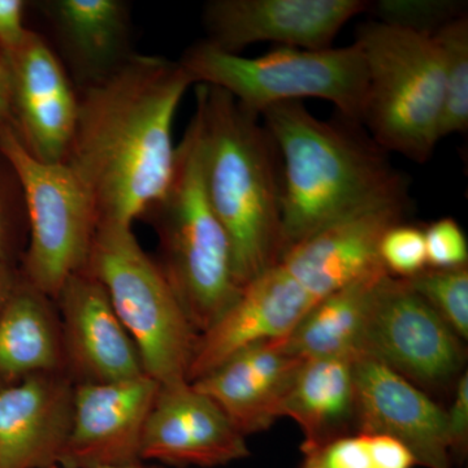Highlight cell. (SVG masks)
Returning <instances> with one entry per match:
<instances>
[{"instance_id": "cell-1", "label": "cell", "mask_w": 468, "mask_h": 468, "mask_svg": "<svg viewBox=\"0 0 468 468\" xmlns=\"http://www.w3.org/2000/svg\"><path fill=\"white\" fill-rule=\"evenodd\" d=\"M190 85L178 61L135 54L109 79L77 90L64 163L90 193L100 224L132 227L167 190L175 116Z\"/></svg>"}, {"instance_id": "cell-2", "label": "cell", "mask_w": 468, "mask_h": 468, "mask_svg": "<svg viewBox=\"0 0 468 468\" xmlns=\"http://www.w3.org/2000/svg\"><path fill=\"white\" fill-rule=\"evenodd\" d=\"M261 119L282 162V254L345 218L409 201L405 176L363 125L324 122L302 101L276 104Z\"/></svg>"}, {"instance_id": "cell-3", "label": "cell", "mask_w": 468, "mask_h": 468, "mask_svg": "<svg viewBox=\"0 0 468 468\" xmlns=\"http://www.w3.org/2000/svg\"><path fill=\"white\" fill-rule=\"evenodd\" d=\"M206 193L232 249L239 288L282 255V174L261 116L229 92L197 85Z\"/></svg>"}, {"instance_id": "cell-4", "label": "cell", "mask_w": 468, "mask_h": 468, "mask_svg": "<svg viewBox=\"0 0 468 468\" xmlns=\"http://www.w3.org/2000/svg\"><path fill=\"white\" fill-rule=\"evenodd\" d=\"M158 236L160 270L197 334L211 328L241 294L234 277L232 249L211 207L202 167V128L194 112L176 146L167 190L143 218Z\"/></svg>"}, {"instance_id": "cell-5", "label": "cell", "mask_w": 468, "mask_h": 468, "mask_svg": "<svg viewBox=\"0 0 468 468\" xmlns=\"http://www.w3.org/2000/svg\"><path fill=\"white\" fill-rule=\"evenodd\" d=\"M178 63L193 84L223 89L257 115L285 101L316 98L331 101L341 117L363 125L368 75L356 42L323 50L279 48L243 58L202 41L187 48Z\"/></svg>"}, {"instance_id": "cell-6", "label": "cell", "mask_w": 468, "mask_h": 468, "mask_svg": "<svg viewBox=\"0 0 468 468\" xmlns=\"http://www.w3.org/2000/svg\"><path fill=\"white\" fill-rule=\"evenodd\" d=\"M368 75L363 125L387 153L423 165L440 143L443 58L435 37L378 21L356 27Z\"/></svg>"}, {"instance_id": "cell-7", "label": "cell", "mask_w": 468, "mask_h": 468, "mask_svg": "<svg viewBox=\"0 0 468 468\" xmlns=\"http://www.w3.org/2000/svg\"><path fill=\"white\" fill-rule=\"evenodd\" d=\"M84 272L106 289L117 318L160 385L187 383L197 334L155 258L131 226L101 223Z\"/></svg>"}, {"instance_id": "cell-8", "label": "cell", "mask_w": 468, "mask_h": 468, "mask_svg": "<svg viewBox=\"0 0 468 468\" xmlns=\"http://www.w3.org/2000/svg\"><path fill=\"white\" fill-rule=\"evenodd\" d=\"M0 155L26 203L29 243L21 276L55 301L67 280L84 271L100 224L97 208L69 165L34 158L11 126L0 131Z\"/></svg>"}, {"instance_id": "cell-9", "label": "cell", "mask_w": 468, "mask_h": 468, "mask_svg": "<svg viewBox=\"0 0 468 468\" xmlns=\"http://www.w3.org/2000/svg\"><path fill=\"white\" fill-rule=\"evenodd\" d=\"M356 356L381 363L417 387L441 388L463 374L462 340L408 280L388 275L375 292Z\"/></svg>"}, {"instance_id": "cell-10", "label": "cell", "mask_w": 468, "mask_h": 468, "mask_svg": "<svg viewBox=\"0 0 468 468\" xmlns=\"http://www.w3.org/2000/svg\"><path fill=\"white\" fill-rule=\"evenodd\" d=\"M367 8V0H212L203 11L205 41L230 54L258 42L323 50Z\"/></svg>"}, {"instance_id": "cell-11", "label": "cell", "mask_w": 468, "mask_h": 468, "mask_svg": "<svg viewBox=\"0 0 468 468\" xmlns=\"http://www.w3.org/2000/svg\"><path fill=\"white\" fill-rule=\"evenodd\" d=\"M11 86L12 126L34 158L66 162L79 98L66 68L41 34L29 30L14 51H0Z\"/></svg>"}, {"instance_id": "cell-12", "label": "cell", "mask_w": 468, "mask_h": 468, "mask_svg": "<svg viewBox=\"0 0 468 468\" xmlns=\"http://www.w3.org/2000/svg\"><path fill=\"white\" fill-rule=\"evenodd\" d=\"M159 385L147 375L76 384L72 426L58 466L101 468L140 462L144 428Z\"/></svg>"}, {"instance_id": "cell-13", "label": "cell", "mask_w": 468, "mask_h": 468, "mask_svg": "<svg viewBox=\"0 0 468 468\" xmlns=\"http://www.w3.org/2000/svg\"><path fill=\"white\" fill-rule=\"evenodd\" d=\"M249 455L246 437L208 396L186 381L159 385L144 428L141 461L212 468Z\"/></svg>"}, {"instance_id": "cell-14", "label": "cell", "mask_w": 468, "mask_h": 468, "mask_svg": "<svg viewBox=\"0 0 468 468\" xmlns=\"http://www.w3.org/2000/svg\"><path fill=\"white\" fill-rule=\"evenodd\" d=\"M354 432L392 437L424 468H452L446 410L375 360L354 359Z\"/></svg>"}, {"instance_id": "cell-15", "label": "cell", "mask_w": 468, "mask_h": 468, "mask_svg": "<svg viewBox=\"0 0 468 468\" xmlns=\"http://www.w3.org/2000/svg\"><path fill=\"white\" fill-rule=\"evenodd\" d=\"M55 304L66 371L76 384L116 383L146 375L133 340L97 279L84 271L70 276Z\"/></svg>"}, {"instance_id": "cell-16", "label": "cell", "mask_w": 468, "mask_h": 468, "mask_svg": "<svg viewBox=\"0 0 468 468\" xmlns=\"http://www.w3.org/2000/svg\"><path fill=\"white\" fill-rule=\"evenodd\" d=\"M37 7L76 90L100 84L137 54L122 0H42Z\"/></svg>"}, {"instance_id": "cell-17", "label": "cell", "mask_w": 468, "mask_h": 468, "mask_svg": "<svg viewBox=\"0 0 468 468\" xmlns=\"http://www.w3.org/2000/svg\"><path fill=\"white\" fill-rule=\"evenodd\" d=\"M75 387L58 371L0 389V468L58 464L72 426Z\"/></svg>"}, {"instance_id": "cell-18", "label": "cell", "mask_w": 468, "mask_h": 468, "mask_svg": "<svg viewBox=\"0 0 468 468\" xmlns=\"http://www.w3.org/2000/svg\"><path fill=\"white\" fill-rule=\"evenodd\" d=\"M303 362L264 341L237 351L190 384L217 403L246 437L270 430L282 418V406Z\"/></svg>"}, {"instance_id": "cell-19", "label": "cell", "mask_w": 468, "mask_h": 468, "mask_svg": "<svg viewBox=\"0 0 468 468\" xmlns=\"http://www.w3.org/2000/svg\"><path fill=\"white\" fill-rule=\"evenodd\" d=\"M58 371L67 372L57 304L20 276L0 314V389Z\"/></svg>"}, {"instance_id": "cell-20", "label": "cell", "mask_w": 468, "mask_h": 468, "mask_svg": "<svg viewBox=\"0 0 468 468\" xmlns=\"http://www.w3.org/2000/svg\"><path fill=\"white\" fill-rule=\"evenodd\" d=\"M351 356L304 359L282 406L300 427L306 452L349 435L356 419V383Z\"/></svg>"}, {"instance_id": "cell-21", "label": "cell", "mask_w": 468, "mask_h": 468, "mask_svg": "<svg viewBox=\"0 0 468 468\" xmlns=\"http://www.w3.org/2000/svg\"><path fill=\"white\" fill-rule=\"evenodd\" d=\"M388 275L383 264H378L365 275L320 301L291 334L282 340L272 341L273 345L285 354L302 359L356 358L369 306Z\"/></svg>"}, {"instance_id": "cell-22", "label": "cell", "mask_w": 468, "mask_h": 468, "mask_svg": "<svg viewBox=\"0 0 468 468\" xmlns=\"http://www.w3.org/2000/svg\"><path fill=\"white\" fill-rule=\"evenodd\" d=\"M415 458L392 437L349 433L303 452L300 468H414Z\"/></svg>"}, {"instance_id": "cell-23", "label": "cell", "mask_w": 468, "mask_h": 468, "mask_svg": "<svg viewBox=\"0 0 468 468\" xmlns=\"http://www.w3.org/2000/svg\"><path fill=\"white\" fill-rule=\"evenodd\" d=\"M443 58V104L440 138L466 133L468 128V15L435 34Z\"/></svg>"}, {"instance_id": "cell-24", "label": "cell", "mask_w": 468, "mask_h": 468, "mask_svg": "<svg viewBox=\"0 0 468 468\" xmlns=\"http://www.w3.org/2000/svg\"><path fill=\"white\" fill-rule=\"evenodd\" d=\"M409 285L436 311L461 340L468 338V267L426 268Z\"/></svg>"}, {"instance_id": "cell-25", "label": "cell", "mask_w": 468, "mask_h": 468, "mask_svg": "<svg viewBox=\"0 0 468 468\" xmlns=\"http://www.w3.org/2000/svg\"><path fill=\"white\" fill-rule=\"evenodd\" d=\"M374 21L433 37L446 24L467 14L461 0H377L368 2Z\"/></svg>"}, {"instance_id": "cell-26", "label": "cell", "mask_w": 468, "mask_h": 468, "mask_svg": "<svg viewBox=\"0 0 468 468\" xmlns=\"http://www.w3.org/2000/svg\"><path fill=\"white\" fill-rule=\"evenodd\" d=\"M378 257L390 276L410 279L427 268L423 228L412 224H394L378 242Z\"/></svg>"}, {"instance_id": "cell-27", "label": "cell", "mask_w": 468, "mask_h": 468, "mask_svg": "<svg viewBox=\"0 0 468 468\" xmlns=\"http://www.w3.org/2000/svg\"><path fill=\"white\" fill-rule=\"evenodd\" d=\"M427 268H458L467 266L468 242L458 221L442 218L424 229Z\"/></svg>"}, {"instance_id": "cell-28", "label": "cell", "mask_w": 468, "mask_h": 468, "mask_svg": "<svg viewBox=\"0 0 468 468\" xmlns=\"http://www.w3.org/2000/svg\"><path fill=\"white\" fill-rule=\"evenodd\" d=\"M446 430L452 457H463L468 448V372L458 378L451 409L446 410Z\"/></svg>"}, {"instance_id": "cell-29", "label": "cell", "mask_w": 468, "mask_h": 468, "mask_svg": "<svg viewBox=\"0 0 468 468\" xmlns=\"http://www.w3.org/2000/svg\"><path fill=\"white\" fill-rule=\"evenodd\" d=\"M26 5L23 0H0V51H14L27 38Z\"/></svg>"}, {"instance_id": "cell-30", "label": "cell", "mask_w": 468, "mask_h": 468, "mask_svg": "<svg viewBox=\"0 0 468 468\" xmlns=\"http://www.w3.org/2000/svg\"><path fill=\"white\" fill-rule=\"evenodd\" d=\"M5 126H12L11 112V86H9V77L7 68L0 58V131Z\"/></svg>"}, {"instance_id": "cell-31", "label": "cell", "mask_w": 468, "mask_h": 468, "mask_svg": "<svg viewBox=\"0 0 468 468\" xmlns=\"http://www.w3.org/2000/svg\"><path fill=\"white\" fill-rule=\"evenodd\" d=\"M18 279L14 270L9 266L8 261H0V314L7 303L9 295L14 292Z\"/></svg>"}, {"instance_id": "cell-32", "label": "cell", "mask_w": 468, "mask_h": 468, "mask_svg": "<svg viewBox=\"0 0 468 468\" xmlns=\"http://www.w3.org/2000/svg\"><path fill=\"white\" fill-rule=\"evenodd\" d=\"M0 261H8L7 250H5V218L2 197H0Z\"/></svg>"}, {"instance_id": "cell-33", "label": "cell", "mask_w": 468, "mask_h": 468, "mask_svg": "<svg viewBox=\"0 0 468 468\" xmlns=\"http://www.w3.org/2000/svg\"><path fill=\"white\" fill-rule=\"evenodd\" d=\"M101 468H167L162 464H144V461L134 462V463L119 464V466H107Z\"/></svg>"}, {"instance_id": "cell-34", "label": "cell", "mask_w": 468, "mask_h": 468, "mask_svg": "<svg viewBox=\"0 0 468 468\" xmlns=\"http://www.w3.org/2000/svg\"><path fill=\"white\" fill-rule=\"evenodd\" d=\"M48 468H61V467L58 466V464H52V466L48 467Z\"/></svg>"}]
</instances>
